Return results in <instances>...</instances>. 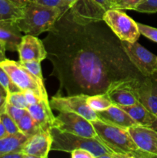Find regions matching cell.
<instances>
[{
	"label": "cell",
	"mask_w": 157,
	"mask_h": 158,
	"mask_svg": "<svg viewBox=\"0 0 157 158\" xmlns=\"http://www.w3.org/2000/svg\"><path fill=\"white\" fill-rule=\"evenodd\" d=\"M52 143L51 151L70 153L76 149L89 151L95 158H127L125 155L116 154L103 144L98 138H89L63 132L57 128H51Z\"/></svg>",
	"instance_id": "obj_4"
},
{
	"label": "cell",
	"mask_w": 157,
	"mask_h": 158,
	"mask_svg": "<svg viewBox=\"0 0 157 158\" xmlns=\"http://www.w3.org/2000/svg\"><path fill=\"white\" fill-rule=\"evenodd\" d=\"M139 30L141 35H144L145 37L148 38L152 41L157 43V29L152 26H147V25L143 24V23H137Z\"/></svg>",
	"instance_id": "obj_29"
},
{
	"label": "cell",
	"mask_w": 157,
	"mask_h": 158,
	"mask_svg": "<svg viewBox=\"0 0 157 158\" xmlns=\"http://www.w3.org/2000/svg\"><path fill=\"white\" fill-rule=\"evenodd\" d=\"M52 75L67 95L108 93L124 83L139 86L144 77L127 56L121 40L103 19L69 9L42 40Z\"/></svg>",
	"instance_id": "obj_1"
},
{
	"label": "cell",
	"mask_w": 157,
	"mask_h": 158,
	"mask_svg": "<svg viewBox=\"0 0 157 158\" xmlns=\"http://www.w3.org/2000/svg\"><path fill=\"white\" fill-rule=\"evenodd\" d=\"M22 36L16 22L0 21V42L4 43L6 50L17 51Z\"/></svg>",
	"instance_id": "obj_17"
},
{
	"label": "cell",
	"mask_w": 157,
	"mask_h": 158,
	"mask_svg": "<svg viewBox=\"0 0 157 158\" xmlns=\"http://www.w3.org/2000/svg\"><path fill=\"white\" fill-rule=\"evenodd\" d=\"M98 120L106 123L115 125L124 129H129L138 123L118 105L112 104L106 110L96 112Z\"/></svg>",
	"instance_id": "obj_14"
},
{
	"label": "cell",
	"mask_w": 157,
	"mask_h": 158,
	"mask_svg": "<svg viewBox=\"0 0 157 158\" xmlns=\"http://www.w3.org/2000/svg\"><path fill=\"white\" fill-rule=\"evenodd\" d=\"M52 143L51 130L41 131L28 138L22 152L30 158H47Z\"/></svg>",
	"instance_id": "obj_11"
},
{
	"label": "cell",
	"mask_w": 157,
	"mask_h": 158,
	"mask_svg": "<svg viewBox=\"0 0 157 158\" xmlns=\"http://www.w3.org/2000/svg\"><path fill=\"white\" fill-rule=\"evenodd\" d=\"M134 10L144 13H155L157 12V0H143Z\"/></svg>",
	"instance_id": "obj_27"
},
{
	"label": "cell",
	"mask_w": 157,
	"mask_h": 158,
	"mask_svg": "<svg viewBox=\"0 0 157 158\" xmlns=\"http://www.w3.org/2000/svg\"><path fill=\"white\" fill-rule=\"evenodd\" d=\"M0 89H2V86L1 85H0Z\"/></svg>",
	"instance_id": "obj_42"
},
{
	"label": "cell",
	"mask_w": 157,
	"mask_h": 158,
	"mask_svg": "<svg viewBox=\"0 0 157 158\" xmlns=\"http://www.w3.org/2000/svg\"><path fill=\"white\" fill-rule=\"evenodd\" d=\"M7 135H9V134H8L7 132H6V129H5L4 126H3V124L2 123V122H0V139L6 137V136Z\"/></svg>",
	"instance_id": "obj_39"
},
{
	"label": "cell",
	"mask_w": 157,
	"mask_h": 158,
	"mask_svg": "<svg viewBox=\"0 0 157 158\" xmlns=\"http://www.w3.org/2000/svg\"><path fill=\"white\" fill-rule=\"evenodd\" d=\"M88 95L76 94L67 95L66 97L56 94L51 99L49 104L52 109L58 112H73L83 116L89 121L98 120L95 111H94L86 102Z\"/></svg>",
	"instance_id": "obj_7"
},
{
	"label": "cell",
	"mask_w": 157,
	"mask_h": 158,
	"mask_svg": "<svg viewBox=\"0 0 157 158\" xmlns=\"http://www.w3.org/2000/svg\"><path fill=\"white\" fill-rule=\"evenodd\" d=\"M61 15L59 7L29 2L23 7L22 15L16 23L26 35L38 36L41 33L50 31Z\"/></svg>",
	"instance_id": "obj_2"
},
{
	"label": "cell",
	"mask_w": 157,
	"mask_h": 158,
	"mask_svg": "<svg viewBox=\"0 0 157 158\" xmlns=\"http://www.w3.org/2000/svg\"><path fill=\"white\" fill-rule=\"evenodd\" d=\"M23 7L10 0H0V21L16 22L22 15Z\"/></svg>",
	"instance_id": "obj_20"
},
{
	"label": "cell",
	"mask_w": 157,
	"mask_h": 158,
	"mask_svg": "<svg viewBox=\"0 0 157 158\" xmlns=\"http://www.w3.org/2000/svg\"><path fill=\"white\" fill-rule=\"evenodd\" d=\"M126 111L131 118L135 120L139 125L150 127L156 118L152 112L149 110L146 106H143L140 102L131 106H119Z\"/></svg>",
	"instance_id": "obj_18"
},
{
	"label": "cell",
	"mask_w": 157,
	"mask_h": 158,
	"mask_svg": "<svg viewBox=\"0 0 157 158\" xmlns=\"http://www.w3.org/2000/svg\"><path fill=\"white\" fill-rule=\"evenodd\" d=\"M23 93H24L26 101H27L29 105L35 104V103H37L38 102H39L40 100H42L41 97H40L36 93L31 90V89H26V90L23 91Z\"/></svg>",
	"instance_id": "obj_31"
},
{
	"label": "cell",
	"mask_w": 157,
	"mask_h": 158,
	"mask_svg": "<svg viewBox=\"0 0 157 158\" xmlns=\"http://www.w3.org/2000/svg\"><path fill=\"white\" fill-rule=\"evenodd\" d=\"M143 0H118L111 9L119 10H134L135 8Z\"/></svg>",
	"instance_id": "obj_30"
},
{
	"label": "cell",
	"mask_w": 157,
	"mask_h": 158,
	"mask_svg": "<svg viewBox=\"0 0 157 158\" xmlns=\"http://www.w3.org/2000/svg\"><path fill=\"white\" fill-rule=\"evenodd\" d=\"M78 1V0H62L61 6L59 7L62 10V14L70 9Z\"/></svg>",
	"instance_id": "obj_33"
},
{
	"label": "cell",
	"mask_w": 157,
	"mask_h": 158,
	"mask_svg": "<svg viewBox=\"0 0 157 158\" xmlns=\"http://www.w3.org/2000/svg\"><path fill=\"white\" fill-rule=\"evenodd\" d=\"M17 124L20 132L29 137L41 131L28 111L17 123Z\"/></svg>",
	"instance_id": "obj_22"
},
{
	"label": "cell",
	"mask_w": 157,
	"mask_h": 158,
	"mask_svg": "<svg viewBox=\"0 0 157 158\" xmlns=\"http://www.w3.org/2000/svg\"><path fill=\"white\" fill-rule=\"evenodd\" d=\"M117 1H118V0H109V3H110V6H111V7H112V6H113V5L115 4V3ZM110 9H111V8H110Z\"/></svg>",
	"instance_id": "obj_41"
},
{
	"label": "cell",
	"mask_w": 157,
	"mask_h": 158,
	"mask_svg": "<svg viewBox=\"0 0 157 158\" xmlns=\"http://www.w3.org/2000/svg\"><path fill=\"white\" fill-rule=\"evenodd\" d=\"M136 91L140 103L157 117V73L146 77Z\"/></svg>",
	"instance_id": "obj_13"
},
{
	"label": "cell",
	"mask_w": 157,
	"mask_h": 158,
	"mask_svg": "<svg viewBox=\"0 0 157 158\" xmlns=\"http://www.w3.org/2000/svg\"><path fill=\"white\" fill-rule=\"evenodd\" d=\"M0 158H30V157L22 151H14L4 154Z\"/></svg>",
	"instance_id": "obj_36"
},
{
	"label": "cell",
	"mask_w": 157,
	"mask_h": 158,
	"mask_svg": "<svg viewBox=\"0 0 157 158\" xmlns=\"http://www.w3.org/2000/svg\"><path fill=\"white\" fill-rule=\"evenodd\" d=\"M122 46L132 64L144 77L157 73V56L143 47L138 42L121 41Z\"/></svg>",
	"instance_id": "obj_9"
},
{
	"label": "cell",
	"mask_w": 157,
	"mask_h": 158,
	"mask_svg": "<svg viewBox=\"0 0 157 158\" xmlns=\"http://www.w3.org/2000/svg\"><path fill=\"white\" fill-rule=\"evenodd\" d=\"M10 1H12V2L16 4L17 6L23 7V6H25L26 5H27L29 2H31V0H10Z\"/></svg>",
	"instance_id": "obj_38"
},
{
	"label": "cell",
	"mask_w": 157,
	"mask_h": 158,
	"mask_svg": "<svg viewBox=\"0 0 157 158\" xmlns=\"http://www.w3.org/2000/svg\"><path fill=\"white\" fill-rule=\"evenodd\" d=\"M86 102H87L88 105L95 112L106 110L113 104L108 94L106 93L97 94H94V95H88L87 98H86Z\"/></svg>",
	"instance_id": "obj_21"
},
{
	"label": "cell",
	"mask_w": 157,
	"mask_h": 158,
	"mask_svg": "<svg viewBox=\"0 0 157 158\" xmlns=\"http://www.w3.org/2000/svg\"><path fill=\"white\" fill-rule=\"evenodd\" d=\"M128 131L137 147L148 158L157 157V131L138 124L129 127Z\"/></svg>",
	"instance_id": "obj_10"
},
{
	"label": "cell",
	"mask_w": 157,
	"mask_h": 158,
	"mask_svg": "<svg viewBox=\"0 0 157 158\" xmlns=\"http://www.w3.org/2000/svg\"><path fill=\"white\" fill-rule=\"evenodd\" d=\"M103 20L121 41L136 42L141 35L136 22L119 9H108Z\"/></svg>",
	"instance_id": "obj_5"
},
{
	"label": "cell",
	"mask_w": 157,
	"mask_h": 158,
	"mask_svg": "<svg viewBox=\"0 0 157 158\" xmlns=\"http://www.w3.org/2000/svg\"><path fill=\"white\" fill-rule=\"evenodd\" d=\"M7 103V92L4 89H0V114L5 112Z\"/></svg>",
	"instance_id": "obj_35"
},
{
	"label": "cell",
	"mask_w": 157,
	"mask_h": 158,
	"mask_svg": "<svg viewBox=\"0 0 157 158\" xmlns=\"http://www.w3.org/2000/svg\"><path fill=\"white\" fill-rule=\"evenodd\" d=\"M29 137L22 133L7 135L0 139V157L8 153L22 151V148Z\"/></svg>",
	"instance_id": "obj_19"
},
{
	"label": "cell",
	"mask_w": 157,
	"mask_h": 158,
	"mask_svg": "<svg viewBox=\"0 0 157 158\" xmlns=\"http://www.w3.org/2000/svg\"><path fill=\"white\" fill-rule=\"evenodd\" d=\"M0 85L2 86L3 89L7 92L8 94L14 92H18L22 91L12 81L9 76L7 73L5 71V69L0 65Z\"/></svg>",
	"instance_id": "obj_25"
},
{
	"label": "cell",
	"mask_w": 157,
	"mask_h": 158,
	"mask_svg": "<svg viewBox=\"0 0 157 158\" xmlns=\"http://www.w3.org/2000/svg\"><path fill=\"white\" fill-rule=\"evenodd\" d=\"M71 157L72 158H95L93 154L85 149H76L71 151Z\"/></svg>",
	"instance_id": "obj_32"
},
{
	"label": "cell",
	"mask_w": 157,
	"mask_h": 158,
	"mask_svg": "<svg viewBox=\"0 0 157 158\" xmlns=\"http://www.w3.org/2000/svg\"><path fill=\"white\" fill-rule=\"evenodd\" d=\"M91 122L97 134V138L114 153L123 154L127 158H148L135 144L128 129L99 120Z\"/></svg>",
	"instance_id": "obj_3"
},
{
	"label": "cell",
	"mask_w": 157,
	"mask_h": 158,
	"mask_svg": "<svg viewBox=\"0 0 157 158\" xmlns=\"http://www.w3.org/2000/svg\"><path fill=\"white\" fill-rule=\"evenodd\" d=\"M151 127V128H152V129L157 131V117H156V118H155V120H154L153 123L150 125V127Z\"/></svg>",
	"instance_id": "obj_40"
},
{
	"label": "cell",
	"mask_w": 157,
	"mask_h": 158,
	"mask_svg": "<svg viewBox=\"0 0 157 158\" xmlns=\"http://www.w3.org/2000/svg\"><path fill=\"white\" fill-rule=\"evenodd\" d=\"M0 122H1V119H0Z\"/></svg>",
	"instance_id": "obj_43"
},
{
	"label": "cell",
	"mask_w": 157,
	"mask_h": 158,
	"mask_svg": "<svg viewBox=\"0 0 157 158\" xmlns=\"http://www.w3.org/2000/svg\"><path fill=\"white\" fill-rule=\"evenodd\" d=\"M2 67L5 69L12 81L21 89H31L36 93L42 100L49 102L48 94L46 89H43L40 86L37 79L26 69L19 62L6 59L0 63Z\"/></svg>",
	"instance_id": "obj_6"
},
{
	"label": "cell",
	"mask_w": 157,
	"mask_h": 158,
	"mask_svg": "<svg viewBox=\"0 0 157 158\" xmlns=\"http://www.w3.org/2000/svg\"><path fill=\"white\" fill-rule=\"evenodd\" d=\"M6 46L4 45V43L0 42V63L4 61V60L6 59Z\"/></svg>",
	"instance_id": "obj_37"
},
{
	"label": "cell",
	"mask_w": 157,
	"mask_h": 158,
	"mask_svg": "<svg viewBox=\"0 0 157 158\" xmlns=\"http://www.w3.org/2000/svg\"><path fill=\"white\" fill-rule=\"evenodd\" d=\"M5 112L10 116L16 123H18L22 117L27 113V109H22V108L16 107L15 106L6 103V108H5Z\"/></svg>",
	"instance_id": "obj_28"
},
{
	"label": "cell",
	"mask_w": 157,
	"mask_h": 158,
	"mask_svg": "<svg viewBox=\"0 0 157 158\" xmlns=\"http://www.w3.org/2000/svg\"><path fill=\"white\" fill-rule=\"evenodd\" d=\"M0 119H1L2 123L3 124L6 132L9 135L21 133L19 129H18V124H17L16 122L10 116L8 115L6 112L0 114Z\"/></svg>",
	"instance_id": "obj_26"
},
{
	"label": "cell",
	"mask_w": 157,
	"mask_h": 158,
	"mask_svg": "<svg viewBox=\"0 0 157 158\" xmlns=\"http://www.w3.org/2000/svg\"><path fill=\"white\" fill-rule=\"evenodd\" d=\"M19 63L37 79L41 87L43 89H46L44 86L42 73L41 62L38 60H30V61L19 62Z\"/></svg>",
	"instance_id": "obj_23"
},
{
	"label": "cell",
	"mask_w": 157,
	"mask_h": 158,
	"mask_svg": "<svg viewBox=\"0 0 157 158\" xmlns=\"http://www.w3.org/2000/svg\"><path fill=\"white\" fill-rule=\"evenodd\" d=\"M135 85L132 83H124L116 86L109 92L106 93L112 103L118 106H131L139 103Z\"/></svg>",
	"instance_id": "obj_16"
},
{
	"label": "cell",
	"mask_w": 157,
	"mask_h": 158,
	"mask_svg": "<svg viewBox=\"0 0 157 158\" xmlns=\"http://www.w3.org/2000/svg\"><path fill=\"white\" fill-rule=\"evenodd\" d=\"M31 2L39 3V4L46 5V6H49L60 7L62 0H31Z\"/></svg>",
	"instance_id": "obj_34"
},
{
	"label": "cell",
	"mask_w": 157,
	"mask_h": 158,
	"mask_svg": "<svg viewBox=\"0 0 157 158\" xmlns=\"http://www.w3.org/2000/svg\"><path fill=\"white\" fill-rule=\"evenodd\" d=\"M63 132L89 138H96L92 122L73 112H59L55 117L53 127Z\"/></svg>",
	"instance_id": "obj_8"
},
{
	"label": "cell",
	"mask_w": 157,
	"mask_h": 158,
	"mask_svg": "<svg viewBox=\"0 0 157 158\" xmlns=\"http://www.w3.org/2000/svg\"><path fill=\"white\" fill-rule=\"evenodd\" d=\"M19 62L38 60L42 62L47 58V51L42 40L32 35H25L17 49Z\"/></svg>",
	"instance_id": "obj_12"
},
{
	"label": "cell",
	"mask_w": 157,
	"mask_h": 158,
	"mask_svg": "<svg viewBox=\"0 0 157 158\" xmlns=\"http://www.w3.org/2000/svg\"><path fill=\"white\" fill-rule=\"evenodd\" d=\"M27 111L41 131H49L53 127L55 117L49 102L41 100L35 104L29 105Z\"/></svg>",
	"instance_id": "obj_15"
},
{
	"label": "cell",
	"mask_w": 157,
	"mask_h": 158,
	"mask_svg": "<svg viewBox=\"0 0 157 158\" xmlns=\"http://www.w3.org/2000/svg\"><path fill=\"white\" fill-rule=\"evenodd\" d=\"M7 103L22 109H27L29 106L23 91L11 93L7 94Z\"/></svg>",
	"instance_id": "obj_24"
}]
</instances>
